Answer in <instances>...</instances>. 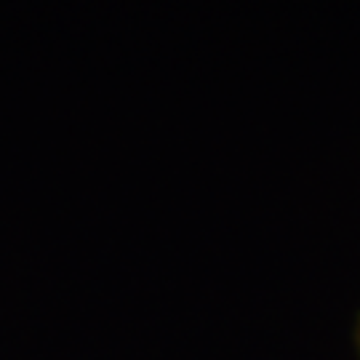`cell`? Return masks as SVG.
Returning <instances> with one entry per match:
<instances>
[{
  "mask_svg": "<svg viewBox=\"0 0 360 360\" xmlns=\"http://www.w3.org/2000/svg\"><path fill=\"white\" fill-rule=\"evenodd\" d=\"M355 345H358V352H360V318H358V326H355Z\"/></svg>",
  "mask_w": 360,
  "mask_h": 360,
  "instance_id": "1",
  "label": "cell"
}]
</instances>
